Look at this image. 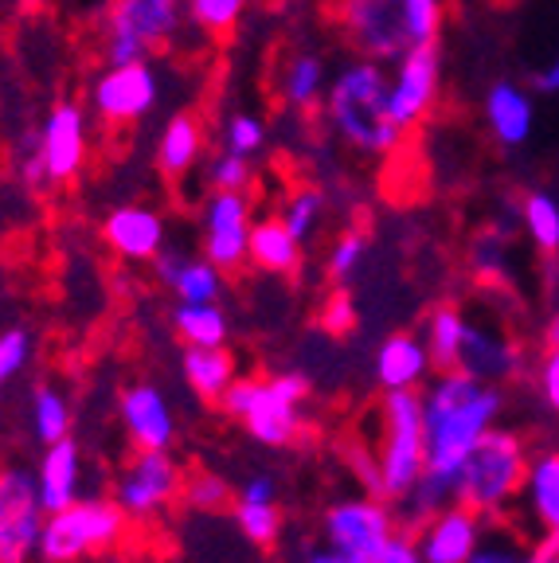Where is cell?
Returning a JSON list of instances; mask_svg holds the SVG:
<instances>
[{"label": "cell", "instance_id": "37", "mask_svg": "<svg viewBox=\"0 0 559 563\" xmlns=\"http://www.w3.org/2000/svg\"><path fill=\"white\" fill-rule=\"evenodd\" d=\"M364 255H368V235H364V231H344V235L329 246V278L344 286V282L360 271Z\"/></svg>", "mask_w": 559, "mask_h": 563}, {"label": "cell", "instance_id": "9", "mask_svg": "<svg viewBox=\"0 0 559 563\" xmlns=\"http://www.w3.org/2000/svg\"><path fill=\"white\" fill-rule=\"evenodd\" d=\"M87 165V114L79 102H59L47 114L24 176L32 185H67Z\"/></svg>", "mask_w": 559, "mask_h": 563}, {"label": "cell", "instance_id": "24", "mask_svg": "<svg viewBox=\"0 0 559 563\" xmlns=\"http://www.w3.org/2000/svg\"><path fill=\"white\" fill-rule=\"evenodd\" d=\"M184 384L193 387V396L204 399V404H219L223 391L235 384V356H231L223 344L219 349H193V344H184Z\"/></svg>", "mask_w": 559, "mask_h": 563}, {"label": "cell", "instance_id": "35", "mask_svg": "<svg viewBox=\"0 0 559 563\" xmlns=\"http://www.w3.org/2000/svg\"><path fill=\"white\" fill-rule=\"evenodd\" d=\"M321 216H325L321 188H297V192L286 200V208H282V223H286V228L294 231L302 243H309V239H314Z\"/></svg>", "mask_w": 559, "mask_h": 563}, {"label": "cell", "instance_id": "15", "mask_svg": "<svg viewBox=\"0 0 559 563\" xmlns=\"http://www.w3.org/2000/svg\"><path fill=\"white\" fill-rule=\"evenodd\" d=\"M481 537H485V517L450 501L435 517L423 520L419 532H415V544H419L423 563H470Z\"/></svg>", "mask_w": 559, "mask_h": 563}, {"label": "cell", "instance_id": "21", "mask_svg": "<svg viewBox=\"0 0 559 563\" xmlns=\"http://www.w3.org/2000/svg\"><path fill=\"white\" fill-rule=\"evenodd\" d=\"M235 525L243 540L259 548H271L282 532V512H278V485L271 474H254L235 493Z\"/></svg>", "mask_w": 559, "mask_h": 563}, {"label": "cell", "instance_id": "48", "mask_svg": "<svg viewBox=\"0 0 559 563\" xmlns=\"http://www.w3.org/2000/svg\"><path fill=\"white\" fill-rule=\"evenodd\" d=\"M380 563H423L415 537H403V532H399V537L387 544V552H384V560H380Z\"/></svg>", "mask_w": 559, "mask_h": 563}, {"label": "cell", "instance_id": "25", "mask_svg": "<svg viewBox=\"0 0 559 563\" xmlns=\"http://www.w3.org/2000/svg\"><path fill=\"white\" fill-rule=\"evenodd\" d=\"M520 501H525L528 517L544 532L559 528V446L540 450L536 457H528V477H525V489H520Z\"/></svg>", "mask_w": 559, "mask_h": 563}, {"label": "cell", "instance_id": "13", "mask_svg": "<svg viewBox=\"0 0 559 563\" xmlns=\"http://www.w3.org/2000/svg\"><path fill=\"white\" fill-rule=\"evenodd\" d=\"M438 82H442L438 44H412L399 55L392 75V118L399 122L403 133L415 130L430 114V106L438 98Z\"/></svg>", "mask_w": 559, "mask_h": 563}, {"label": "cell", "instance_id": "33", "mask_svg": "<svg viewBox=\"0 0 559 563\" xmlns=\"http://www.w3.org/2000/svg\"><path fill=\"white\" fill-rule=\"evenodd\" d=\"M176 301H219L223 294V271L208 258H188L173 282Z\"/></svg>", "mask_w": 559, "mask_h": 563}, {"label": "cell", "instance_id": "3", "mask_svg": "<svg viewBox=\"0 0 559 563\" xmlns=\"http://www.w3.org/2000/svg\"><path fill=\"white\" fill-rule=\"evenodd\" d=\"M427 474V431H423V396L412 391H384L380 399L376 454L368 462L364 482L376 497L399 505Z\"/></svg>", "mask_w": 559, "mask_h": 563}, {"label": "cell", "instance_id": "12", "mask_svg": "<svg viewBox=\"0 0 559 563\" xmlns=\"http://www.w3.org/2000/svg\"><path fill=\"white\" fill-rule=\"evenodd\" d=\"M161 98V82L157 70L141 63H125V67H106L95 79L90 90V102H95L98 118L110 125H125V122H141V118L157 106Z\"/></svg>", "mask_w": 559, "mask_h": 563}, {"label": "cell", "instance_id": "1", "mask_svg": "<svg viewBox=\"0 0 559 563\" xmlns=\"http://www.w3.org/2000/svg\"><path fill=\"white\" fill-rule=\"evenodd\" d=\"M501 391L465 368L438 372L423 391V431H427V470L454 477L473 446L497 427Z\"/></svg>", "mask_w": 559, "mask_h": 563}, {"label": "cell", "instance_id": "10", "mask_svg": "<svg viewBox=\"0 0 559 563\" xmlns=\"http://www.w3.org/2000/svg\"><path fill=\"white\" fill-rule=\"evenodd\" d=\"M180 489L184 474L168 450H138L130 457V466L122 470V477H118L114 501L122 505L133 525H149L180 497Z\"/></svg>", "mask_w": 559, "mask_h": 563}, {"label": "cell", "instance_id": "29", "mask_svg": "<svg viewBox=\"0 0 559 563\" xmlns=\"http://www.w3.org/2000/svg\"><path fill=\"white\" fill-rule=\"evenodd\" d=\"M465 325H470V317H465L458 306H435L427 313V329H423V341H427L430 364H435L438 372L458 368V361H462Z\"/></svg>", "mask_w": 559, "mask_h": 563}, {"label": "cell", "instance_id": "6", "mask_svg": "<svg viewBox=\"0 0 559 563\" xmlns=\"http://www.w3.org/2000/svg\"><path fill=\"white\" fill-rule=\"evenodd\" d=\"M133 520L114 497H79L67 509H55L40 528L35 555L44 563H83L87 555H102L118 548Z\"/></svg>", "mask_w": 559, "mask_h": 563}, {"label": "cell", "instance_id": "28", "mask_svg": "<svg viewBox=\"0 0 559 563\" xmlns=\"http://www.w3.org/2000/svg\"><path fill=\"white\" fill-rule=\"evenodd\" d=\"M173 329L193 349H219V344H228L231 321L228 309L219 306V301H176Z\"/></svg>", "mask_w": 559, "mask_h": 563}, {"label": "cell", "instance_id": "44", "mask_svg": "<svg viewBox=\"0 0 559 563\" xmlns=\"http://www.w3.org/2000/svg\"><path fill=\"white\" fill-rule=\"evenodd\" d=\"M536 387H540L544 404L559 415V349H548L540 361V372H536Z\"/></svg>", "mask_w": 559, "mask_h": 563}, {"label": "cell", "instance_id": "30", "mask_svg": "<svg viewBox=\"0 0 559 563\" xmlns=\"http://www.w3.org/2000/svg\"><path fill=\"white\" fill-rule=\"evenodd\" d=\"M282 102L294 106V110H309V106H317L325 98V90H329V79H325V59L314 52H302L294 55V59L286 63V70H282Z\"/></svg>", "mask_w": 559, "mask_h": 563}, {"label": "cell", "instance_id": "8", "mask_svg": "<svg viewBox=\"0 0 559 563\" xmlns=\"http://www.w3.org/2000/svg\"><path fill=\"white\" fill-rule=\"evenodd\" d=\"M337 27L360 59L399 63L412 47V32L403 20V0H337Z\"/></svg>", "mask_w": 559, "mask_h": 563}, {"label": "cell", "instance_id": "17", "mask_svg": "<svg viewBox=\"0 0 559 563\" xmlns=\"http://www.w3.org/2000/svg\"><path fill=\"white\" fill-rule=\"evenodd\" d=\"M102 239L118 258H125V263H153V258L165 251L168 228L157 208L122 203V208H114L102 220Z\"/></svg>", "mask_w": 559, "mask_h": 563}, {"label": "cell", "instance_id": "42", "mask_svg": "<svg viewBox=\"0 0 559 563\" xmlns=\"http://www.w3.org/2000/svg\"><path fill=\"white\" fill-rule=\"evenodd\" d=\"M470 263H473V271H478L481 278H490V282L497 278L501 271H505V239L497 235V228L481 231V235L473 239Z\"/></svg>", "mask_w": 559, "mask_h": 563}, {"label": "cell", "instance_id": "14", "mask_svg": "<svg viewBox=\"0 0 559 563\" xmlns=\"http://www.w3.org/2000/svg\"><path fill=\"white\" fill-rule=\"evenodd\" d=\"M251 200L243 192H216L204 203V258L223 274L251 263Z\"/></svg>", "mask_w": 559, "mask_h": 563}, {"label": "cell", "instance_id": "51", "mask_svg": "<svg viewBox=\"0 0 559 563\" xmlns=\"http://www.w3.org/2000/svg\"><path fill=\"white\" fill-rule=\"evenodd\" d=\"M302 563H352V560H344L341 552H332V548L325 544V548H314V552H309Z\"/></svg>", "mask_w": 559, "mask_h": 563}, {"label": "cell", "instance_id": "50", "mask_svg": "<svg viewBox=\"0 0 559 563\" xmlns=\"http://www.w3.org/2000/svg\"><path fill=\"white\" fill-rule=\"evenodd\" d=\"M533 87H536V90H544V95L559 90V55H556V59H551L544 70H536V75H533Z\"/></svg>", "mask_w": 559, "mask_h": 563}, {"label": "cell", "instance_id": "34", "mask_svg": "<svg viewBox=\"0 0 559 563\" xmlns=\"http://www.w3.org/2000/svg\"><path fill=\"white\" fill-rule=\"evenodd\" d=\"M251 0H184L188 20L208 35H228L243 20Z\"/></svg>", "mask_w": 559, "mask_h": 563}, {"label": "cell", "instance_id": "20", "mask_svg": "<svg viewBox=\"0 0 559 563\" xmlns=\"http://www.w3.org/2000/svg\"><path fill=\"white\" fill-rule=\"evenodd\" d=\"M32 474H35L40 505H44L47 512L67 509L70 501H79L83 497V450H79V442L70 439V434L59 442H52Z\"/></svg>", "mask_w": 559, "mask_h": 563}, {"label": "cell", "instance_id": "18", "mask_svg": "<svg viewBox=\"0 0 559 563\" xmlns=\"http://www.w3.org/2000/svg\"><path fill=\"white\" fill-rule=\"evenodd\" d=\"M184 0H110L106 35H130L145 47L168 44L180 32Z\"/></svg>", "mask_w": 559, "mask_h": 563}, {"label": "cell", "instance_id": "46", "mask_svg": "<svg viewBox=\"0 0 559 563\" xmlns=\"http://www.w3.org/2000/svg\"><path fill=\"white\" fill-rule=\"evenodd\" d=\"M149 55L145 44L130 40V35H106V67H125V63H141Z\"/></svg>", "mask_w": 559, "mask_h": 563}, {"label": "cell", "instance_id": "49", "mask_svg": "<svg viewBox=\"0 0 559 563\" xmlns=\"http://www.w3.org/2000/svg\"><path fill=\"white\" fill-rule=\"evenodd\" d=\"M528 563H559V528L540 532V540L528 548Z\"/></svg>", "mask_w": 559, "mask_h": 563}, {"label": "cell", "instance_id": "16", "mask_svg": "<svg viewBox=\"0 0 559 563\" xmlns=\"http://www.w3.org/2000/svg\"><path fill=\"white\" fill-rule=\"evenodd\" d=\"M118 415L138 450H168L176 442V411L157 384H130L118 396Z\"/></svg>", "mask_w": 559, "mask_h": 563}, {"label": "cell", "instance_id": "32", "mask_svg": "<svg viewBox=\"0 0 559 563\" xmlns=\"http://www.w3.org/2000/svg\"><path fill=\"white\" fill-rule=\"evenodd\" d=\"M520 220H525L528 235H533L540 255H559V203L544 192H528L520 203Z\"/></svg>", "mask_w": 559, "mask_h": 563}, {"label": "cell", "instance_id": "26", "mask_svg": "<svg viewBox=\"0 0 559 563\" xmlns=\"http://www.w3.org/2000/svg\"><path fill=\"white\" fill-rule=\"evenodd\" d=\"M204 153V125L196 114H176L168 118V125L161 130L157 141V168L161 176L176 180V176L193 173V165Z\"/></svg>", "mask_w": 559, "mask_h": 563}, {"label": "cell", "instance_id": "36", "mask_svg": "<svg viewBox=\"0 0 559 563\" xmlns=\"http://www.w3.org/2000/svg\"><path fill=\"white\" fill-rule=\"evenodd\" d=\"M266 145V125L254 114H231L223 125V150L239 153V157H254Z\"/></svg>", "mask_w": 559, "mask_h": 563}, {"label": "cell", "instance_id": "2", "mask_svg": "<svg viewBox=\"0 0 559 563\" xmlns=\"http://www.w3.org/2000/svg\"><path fill=\"white\" fill-rule=\"evenodd\" d=\"M325 118L332 133L360 157H387L399 150L403 130L392 118V79L384 63L352 59L325 90Z\"/></svg>", "mask_w": 559, "mask_h": 563}, {"label": "cell", "instance_id": "11", "mask_svg": "<svg viewBox=\"0 0 559 563\" xmlns=\"http://www.w3.org/2000/svg\"><path fill=\"white\" fill-rule=\"evenodd\" d=\"M47 509L24 466L0 470V563H28L40 548Z\"/></svg>", "mask_w": 559, "mask_h": 563}, {"label": "cell", "instance_id": "43", "mask_svg": "<svg viewBox=\"0 0 559 563\" xmlns=\"http://www.w3.org/2000/svg\"><path fill=\"white\" fill-rule=\"evenodd\" d=\"M470 563H528V552L516 544L513 537H497V532H485L478 544V552L470 555Z\"/></svg>", "mask_w": 559, "mask_h": 563}, {"label": "cell", "instance_id": "40", "mask_svg": "<svg viewBox=\"0 0 559 563\" xmlns=\"http://www.w3.org/2000/svg\"><path fill=\"white\" fill-rule=\"evenodd\" d=\"M251 157H239V153H219L208 168V180L216 192H246L251 188Z\"/></svg>", "mask_w": 559, "mask_h": 563}, {"label": "cell", "instance_id": "31", "mask_svg": "<svg viewBox=\"0 0 559 563\" xmlns=\"http://www.w3.org/2000/svg\"><path fill=\"white\" fill-rule=\"evenodd\" d=\"M32 431L44 446H52V442H59L70 434V404L59 387L44 384L32 391Z\"/></svg>", "mask_w": 559, "mask_h": 563}, {"label": "cell", "instance_id": "41", "mask_svg": "<svg viewBox=\"0 0 559 563\" xmlns=\"http://www.w3.org/2000/svg\"><path fill=\"white\" fill-rule=\"evenodd\" d=\"M32 361V336L24 329H4L0 333V391L20 376Z\"/></svg>", "mask_w": 559, "mask_h": 563}, {"label": "cell", "instance_id": "4", "mask_svg": "<svg viewBox=\"0 0 559 563\" xmlns=\"http://www.w3.org/2000/svg\"><path fill=\"white\" fill-rule=\"evenodd\" d=\"M528 477V446L516 431L493 427L465 454L454 474V501L481 517H501L520 497Z\"/></svg>", "mask_w": 559, "mask_h": 563}, {"label": "cell", "instance_id": "39", "mask_svg": "<svg viewBox=\"0 0 559 563\" xmlns=\"http://www.w3.org/2000/svg\"><path fill=\"white\" fill-rule=\"evenodd\" d=\"M184 501L188 509H200V512H216V509H228L231 505V485L216 474H196L184 482Z\"/></svg>", "mask_w": 559, "mask_h": 563}, {"label": "cell", "instance_id": "5", "mask_svg": "<svg viewBox=\"0 0 559 563\" xmlns=\"http://www.w3.org/2000/svg\"><path fill=\"white\" fill-rule=\"evenodd\" d=\"M306 399H309V379L297 372H282V376L266 379H235L223 391L219 407L246 427L254 442L263 446H289L297 434L306 431Z\"/></svg>", "mask_w": 559, "mask_h": 563}, {"label": "cell", "instance_id": "52", "mask_svg": "<svg viewBox=\"0 0 559 563\" xmlns=\"http://www.w3.org/2000/svg\"><path fill=\"white\" fill-rule=\"evenodd\" d=\"M559 349V313H551V321L544 325V352Z\"/></svg>", "mask_w": 559, "mask_h": 563}, {"label": "cell", "instance_id": "7", "mask_svg": "<svg viewBox=\"0 0 559 563\" xmlns=\"http://www.w3.org/2000/svg\"><path fill=\"white\" fill-rule=\"evenodd\" d=\"M395 537H399L395 512L376 493L332 501L325 512V544L352 563H380Z\"/></svg>", "mask_w": 559, "mask_h": 563}, {"label": "cell", "instance_id": "38", "mask_svg": "<svg viewBox=\"0 0 559 563\" xmlns=\"http://www.w3.org/2000/svg\"><path fill=\"white\" fill-rule=\"evenodd\" d=\"M403 20L412 44H438L442 32V0H403Z\"/></svg>", "mask_w": 559, "mask_h": 563}, {"label": "cell", "instance_id": "27", "mask_svg": "<svg viewBox=\"0 0 559 563\" xmlns=\"http://www.w3.org/2000/svg\"><path fill=\"white\" fill-rule=\"evenodd\" d=\"M485 118L501 145H520L533 133V102L513 82H493L490 98H485Z\"/></svg>", "mask_w": 559, "mask_h": 563}, {"label": "cell", "instance_id": "47", "mask_svg": "<svg viewBox=\"0 0 559 563\" xmlns=\"http://www.w3.org/2000/svg\"><path fill=\"white\" fill-rule=\"evenodd\" d=\"M184 263H188V255L176 251V246H168V243H165V251L153 258V274H157V282L165 286V290H173V282H176V274L184 271Z\"/></svg>", "mask_w": 559, "mask_h": 563}, {"label": "cell", "instance_id": "23", "mask_svg": "<svg viewBox=\"0 0 559 563\" xmlns=\"http://www.w3.org/2000/svg\"><path fill=\"white\" fill-rule=\"evenodd\" d=\"M302 239L282 223V216H266V220L251 223V263L266 274H278V278H294L302 271Z\"/></svg>", "mask_w": 559, "mask_h": 563}, {"label": "cell", "instance_id": "19", "mask_svg": "<svg viewBox=\"0 0 559 563\" xmlns=\"http://www.w3.org/2000/svg\"><path fill=\"white\" fill-rule=\"evenodd\" d=\"M458 368H465L470 376L485 379V384H508V379L520 376L525 368V352L505 329L493 325H465V341H462V361Z\"/></svg>", "mask_w": 559, "mask_h": 563}, {"label": "cell", "instance_id": "53", "mask_svg": "<svg viewBox=\"0 0 559 563\" xmlns=\"http://www.w3.org/2000/svg\"><path fill=\"white\" fill-rule=\"evenodd\" d=\"M556 290H559V282H556Z\"/></svg>", "mask_w": 559, "mask_h": 563}, {"label": "cell", "instance_id": "22", "mask_svg": "<svg viewBox=\"0 0 559 563\" xmlns=\"http://www.w3.org/2000/svg\"><path fill=\"white\" fill-rule=\"evenodd\" d=\"M430 352L427 341L415 333H392L376 352V384L384 391H412L430 376Z\"/></svg>", "mask_w": 559, "mask_h": 563}, {"label": "cell", "instance_id": "45", "mask_svg": "<svg viewBox=\"0 0 559 563\" xmlns=\"http://www.w3.org/2000/svg\"><path fill=\"white\" fill-rule=\"evenodd\" d=\"M321 325L329 329V333H349L352 325H357V309H352V301H349V294H332L329 298V306H325V313H321Z\"/></svg>", "mask_w": 559, "mask_h": 563}]
</instances>
